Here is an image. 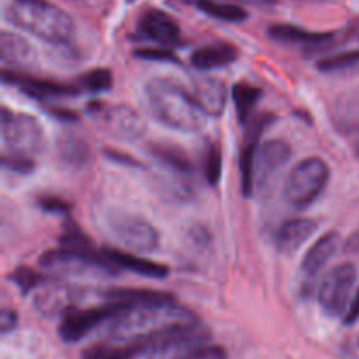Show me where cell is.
<instances>
[{
	"label": "cell",
	"instance_id": "obj_1",
	"mask_svg": "<svg viewBox=\"0 0 359 359\" xmlns=\"http://www.w3.org/2000/svg\"><path fill=\"white\" fill-rule=\"evenodd\" d=\"M198 325L195 312L175 302L140 305V307L126 309L112 319L109 339L112 342L140 344L147 349L156 340L182 330L195 328Z\"/></svg>",
	"mask_w": 359,
	"mask_h": 359
},
{
	"label": "cell",
	"instance_id": "obj_2",
	"mask_svg": "<svg viewBox=\"0 0 359 359\" xmlns=\"http://www.w3.org/2000/svg\"><path fill=\"white\" fill-rule=\"evenodd\" d=\"M144 102L160 125L175 132L196 133L207 126L209 114L195 100L191 91L172 79H151L144 86Z\"/></svg>",
	"mask_w": 359,
	"mask_h": 359
},
{
	"label": "cell",
	"instance_id": "obj_3",
	"mask_svg": "<svg viewBox=\"0 0 359 359\" xmlns=\"http://www.w3.org/2000/svg\"><path fill=\"white\" fill-rule=\"evenodd\" d=\"M11 25L49 44H69L74 37V20L48 0H11L6 9Z\"/></svg>",
	"mask_w": 359,
	"mask_h": 359
},
{
	"label": "cell",
	"instance_id": "obj_4",
	"mask_svg": "<svg viewBox=\"0 0 359 359\" xmlns=\"http://www.w3.org/2000/svg\"><path fill=\"white\" fill-rule=\"evenodd\" d=\"M146 359H224L223 347L214 346L209 333L202 326L172 333L165 339L151 344L146 351Z\"/></svg>",
	"mask_w": 359,
	"mask_h": 359
},
{
	"label": "cell",
	"instance_id": "obj_5",
	"mask_svg": "<svg viewBox=\"0 0 359 359\" xmlns=\"http://www.w3.org/2000/svg\"><path fill=\"white\" fill-rule=\"evenodd\" d=\"M330 181V168L318 156L305 158L294 165L284 181V198L294 209H307L325 191Z\"/></svg>",
	"mask_w": 359,
	"mask_h": 359
},
{
	"label": "cell",
	"instance_id": "obj_6",
	"mask_svg": "<svg viewBox=\"0 0 359 359\" xmlns=\"http://www.w3.org/2000/svg\"><path fill=\"white\" fill-rule=\"evenodd\" d=\"M2 140L7 154L34 158L44 144V130L30 114L2 109Z\"/></svg>",
	"mask_w": 359,
	"mask_h": 359
},
{
	"label": "cell",
	"instance_id": "obj_7",
	"mask_svg": "<svg viewBox=\"0 0 359 359\" xmlns=\"http://www.w3.org/2000/svg\"><path fill=\"white\" fill-rule=\"evenodd\" d=\"M105 226L119 245L132 251L151 252L160 245V233L156 228L137 214L111 210L105 217Z\"/></svg>",
	"mask_w": 359,
	"mask_h": 359
},
{
	"label": "cell",
	"instance_id": "obj_8",
	"mask_svg": "<svg viewBox=\"0 0 359 359\" xmlns=\"http://www.w3.org/2000/svg\"><path fill=\"white\" fill-rule=\"evenodd\" d=\"M39 265L53 273H70V276H79V273L118 276L121 270L104 255V251L81 252L67 248L51 249V251L44 252L39 259Z\"/></svg>",
	"mask_w": 359,
	"mask_h": 359
},
{
	"label": "cell",
	"instance_id": "obj_9",
	"mask_svg": "<svg viewBox=\"0 0 359 359\" xmlns=\"http://www.w3.org/2000/svg\"><path fill=\"white\" fill-rule=\"evenodd\" d=\"M356 266L353 263H340L330 270L319 286V304L332 318L346 316L351 305V293L356 284Z\"/></svg>",
	"mask_w": 359,
	"mask_h": 359
},
{
	"label": "cell",
	"instance_id": "obj_10",
	"mask_svg": "<svg viewBox=\"0 0 359 359\" xmlns=\"http://www.w3.org/2000/svg\"><path fill=\"white\" fill-rule=\"evenodd\" d=\"M123 311H126L125 305L111 304V302H105L102 307L70 309L60 321L58 333L63 342H79L84 337L90 335L97 326L105 321H112Z\"/></svg>",
	"mask_w": 359,
	"mask_h": 359
},
{
	"label": "cell",
	"instance_id": "obj_11",
	"mask_svg": "<svg viewBox=\"0 0 359 359\" xmlns=\"http://www.w3.org/2000/svg\"><path fill=\"white\" fill-rule=\"evenodd\" d=\"M291 154L293 149L286 140L272 139L262 144L255 160V189L263 195L269 193L276 184L277 175L291 160Z\"/></svg>",
	"mask_w": 359,
	"mask_h": 359
},
{
	"label": "cell",
	"instance_id": "obj_12",
	"mask_svg": "<svg viewBox=\"0 0 359 359\" xmlns=\"http://www.w3.org/2000/svg\"><path fill=\"white\" fill-rule=\"evenodd\" d=\"M90 111L100 116L102 123L112 135L125 140H137L146 132L142 118L128 105H105V104H90Z\"/></svg>",
	"mask_w": 359,
	"mask_h": 359
},
{
	"label": "cell",
	"instance_id": "obj_13",
	"mask_svg": "<svg viewBox=\"0 0 359 359\" xmlns=\"http://www.w3.org/2000/svg\"><path fill=\"white\" fill-rule=\"evenodd\" d=\"M273 121L272 114H262L249 121L245 140L242 144L241 153V188L244 196L255 195V160L259 147V137L266 130V126Z\"/></svg>",
	"mask_w": 359,
	"mask_h": 359
},
{
	"label": "cell",
	"instance_id": "obj_14",
	"mask_svg": "<svg viewBox=\"0 0 359 359\" xmlns=\"http://www.w3.org/2000/svg\"><path fill=\"white\" fill-rule=\"evenodd\" d=\"M4 83L14 84L20 88L23 93L30 97L39 98V100H51V98H67L77 97L79 88L70 86V84L55 83L49 79H39V77L30 76V74L14 72V70H4Z\"/></svg>",
	"mask_w": 359,
	"mask_h": 359
},
{
	"label": "cell",
	"instance_id": "obj_15",
	"mask_svg": "<svg viewBox=\"0 0 359 359\" xmlns=\"http://www.w3.org/2000/svg\"><path fill=\"white\" fill-rule=\"evenodd\" d=\"M139 32L160 46H175L181 42L179 23L160 9H147L139 20Z\"/></svg>",
	"mask_w": 359,
	"mask_h": 359
},
{
	"label": "cell",
	"instance_id": "obj_16",
	"mask_svg": "<svg viewBox=\"0 0 359 359\" xmlns=\"http://www.w3.org/2000/svg\"><path fill=\"white\" fill-rule=\"evenodd\" d=\"M79 298V291L67 284L49 283L41 286V291L35 294L34 307L37 309L39 314L44 316H56L65 314L70 309H74V304Z\"/></svg>",
	"mask_w": 359,
	"mask_h": 359
},
{
	"label": "cell",
	"instance_id": "obj_17",
	"mask_svg": "<svg viewBox=\"0 0 359 359\" xmlns=\"http://www.w3.org/2000/svg\"><path fill=\"white\" fill-rule=\"evenodd\" d=\"M339 248L340 235L337 231H328L321 238H318L302 259V273L305 279H316L321 270L328 265L330 259L337 255Z\"/></svg>",
	"mask_w": 359,
	"mask_h": 359
},
{
	"label": "cell",
	"instance_id": "obj_18",
	"mask_svg": "<svg viewBox=\"0 0 359 359\" xmlns=\"http://www.w3.org/2000/svg\"><path fill=\"white\" fill-rule=\"evenodd\" d=\"M195 100L209 116H219L226 105V86L216 77H200L189 88Z\"/></svg>",
	"mask_w": 359,
	"mask_h": 359
},
{
	"label": "cell",
	"instance_id": "obj_19",
	"mask_svg": "<svg viewBox=\"0 0 359 359\" xmlns=\"http://www.w3.org/2000/svg\"><path fill=\"white\" fill-rule=\"evenodd\" d=\"M318 230V223L314 219H290L277 230L276 245L284 255H293L297 252L312 235Z\"/></svg>",
	"mask_w": 359,
	"mask_h": 359
},
{
	"label": "cell",
	"instance_id": "obj_20",
	"mask_svg": "<svg viewBox=\"0 0 359 359\" xmlns=\"http://www.w3.org/2000/svg\"><path fill=\"white\" fill-rule=\"evenodd\" d=\"M100 297L105 302L111 304H121L126 309L140 307V305H156V304H168L175 302L174 294L167 291L156 290H137V287H116V290H107L100 293Z\"/></svg>",
	"mask_w": 359,
	"mask_h": 359
},
{
	"label": "cell",
	"instance_id": "obj_21",
	"mask_svg": "<svg viewBox=\"0 0 359 359\" xmlns=\"http://www.w3.org/2000/svg\"><path fill=\"white\" fill-rule=\"evenodd\" d=\"M238 49L230 42H214L191 53V65L196 70L223 69L237 62Z\"/></svg>",
	"mask_w": 359,
	"mask_h": 359
},
{
	"label": "cell",
	"instance_id": "obj_22",
	"mask_svg": "<svg viewBox=\"0 0 359 359\" xmlns=\"http://www.w3.org/2000/svg\"><path fill=\"white\" fill-rule=\"evenodd\" d=\"M104 255L119 269H125L128 272L139 273V276L151 277V279H165L168 276V266L161 263L151 262V259L137 256L133 252L118 251V249H104Z\"/></svg>",
	"mask_w": 359,
	"mask_h": 359
},
{
	"label": "cell",
	"instance_id": "obj_23",
	"mask_svg": "<svg viewBox=\"0 0 359 359\" xmlns=\"http://www.w3.org/2000/svg\"><path fill=\"white\" fill-rule=\"evenodd\" d=\"M269 35L277 42L297 46H323L333 39V34L330 32H312L287 23L272 25L269 28Z\"/></svg>",
	"mask_w": 359,
	"mask_h": 359
},
{
	"label": "cell",
	"instance_id": "obj_24",
	"mask_svg": "<svg viewBox=\"0 0 359 359\" xmlns=\"http://www.w3.org/2000/svg\"><path fill=\"white\" fill-rule=\"evenodd\" d=\"M0 53H2V62L9 65H27L35 58L32 46L11 32H2L0 35Z\"/></svg>",
	"mask_w": 359,
	"mask_h": 359
},
{
	"label": "cell",
	"instance_id": "obj_25",
	"mask_svg": "<svg viewBox=\"0 0 359 359\" xmlns=\"http://www.w3.org/2000/svg\"><path fill=\"white\" fill-rule=\"evenodd\" d=\"M146 346L140 344H121V342H109V344H95L83 351V359H133L137 354L144 353Z\"/></svg>",
	"mask_w": 359,
	"mask_h": 359
},
{
	"label": "cell",
	"instance_id": "obj_26",
	"mask_svg": "<svg viewBox=\"0 0 359 359\" xmlns=\"http://www.w3.org/2000/svg\"><path fill=\"white\" fill-rule=\"evenodd\" d=\"M263 91L259 88L252 86L248 83H237L231 90V97H233L235 109H237L238 123L242 125H249L252 118V111L258 105L259 98H262Z\"/></svg>",
	"mask_w": 359,
	"mask_h": 359
},
{
	"label": "cell",
	"instance_id": "obj_27",
	"mask_svg": "<svg viewBox=\"0 0 359 359\" xmlns=\"http://www.w3.org/2000/svg\"><path fill=\"white\" fill-rule=\"evenodd\" d=\"M151 153H153V156L158 158L160 163L172 168V170L177 172V174L188 175L193 172L191 161L186 156L184 151L179 149V147L167 146V144H156V146L151 147Z\"/></svg>",
	"mask_w": 359,
	"mask_h": 359
},
{
	"label": "cell",
	"instance_id": "obj_28",
	"mask_svg": "<svg viewBox=\"0 0 359 359\" xmlns=\"http://www.w3.org/2000/svg\"><path fill=\"white\" fill-rule=\"evenodd\" d=\"M318 69L325 74H359V49L325 56L318 62Z\"/></svg>",
	"mask_w": 359,
	"mask_h": 359
},
{
	"label": "cell",
	"instance_id": "obj_29",
	"mask_svg": "<svg viewBox=\"0 0 359 359\" xmlns=\"http://www.w3.org/2000/svg\"><path fill=\"white\" fill-rule=\"evenodd\" d=\"M196 6L202 13L209 14V16L216 18V20L228 21V23H241V21L248 20V11L242 9L241 6L235 4H223L216 2V0H196Z\"/></svg>",
	"mask_w": 359,
	"mask_h": 359
},
{
	"label": "cell",
	"instance_id": "obj_30",
	"mask_svg": "<svg viewBox=\"0 0 359 359\" xmlns=\"http://www.w3.org/2000/svg\"><path fill=\"white\" fill-rule=\"evenodd\" d=\"M90 156V147L83 139L76 135H65L60 142V160L67 167H81Z\"/></svg>",
	"mask_w": 359,
	"mask_h": 359
},
{
	"label": "cell",
	"instance_id": "obj_31",
	"mask_svg": "<svg viewBox=\"0 0 359 359\" xmlns=\"http://www.w3.org/2000/svg\"><path fill=\"white\" fill-rule=\"evenodd\" d=\"M60 244L62 248L74 249V251L81 252H95V245L90 238L86 237L83 230L79 226H76L74 223H69L63 230L62 237H60Z\"/></svg>",
	"mask_w": 359,
	"mask_h": 359
},
{
	"label": "cell",
	"instance_id": "obj_32",
	"mask_svg": "<svg viewBox=\"0 0 359 359\" xmlns=\"http://www.w3.org/2000/svg\"><path fill=\"white\" fill-rule=\"evenodd\" d=\"M11 280L20 287L23 294H28L30 291L37 290V287L44 286L46 284V277L42 276V273L35 272L30 266H18V269L11 273Z\"/></svg>",
	"mask_w": 359,
	"mask_h": 359
},
{
	"label": "cell",
	"instance_id": "obj_33",
	"mask_svg": "<svg viewBox=\"0 0 359 359\" xmlns=\"http://www.w3.org/2000/svg\"><path fill=\"white\" fill-rule=\"evenodd\" d=\"M81 86L91 93H102L112 88V72L109 69H95L81 76Z\"/></svg>",
	"mask_w": 359,
	"mask_h": 359
},
{
	"label": "cell",
	"instance_id": "obj_34",
	"mask_svg": "<svg viewBox=\"0 0 359 359\" xmlns=\"http://www.w3.org/2000/svg\"><path fill=\"white\" fill-rule=\"evenodd\" d=\"M203 174H205V181L209 184L216 186L219 182L221 174H223V154L216 144L209 146L207 149L205 158H203Z\"/></svg>",
	"mask_w": 359,
	"mask_h": 359
},
{
	"label": "cell",
	"instance_id": "obj_35",
	"mask_svg": "<svg viewBox=\"0 0 359 359\" xmlns=\"http://www.w3.org/2000/svg\"><path fill=\"white\" fill-rule=\"evenodd\" d=\"M137 58L149 60V62H179L177 55L167 46L161 48H140L135 51Z\"/></svg>",
	"mask_w": 359,
	"mask_h": 359
},
{
	"label": "cell",
	"instance_id": "obj_36",
	"mask_svg": "<svg viewBox=\"0 0 359 359\" xmlns=\"http://www.w3.org/2000/svg\"><path fill=\"white\" fill-rule=\"evenodd\" d=\"M2 163H4V168L18 172V174H28V172L34 170V165H35L34 158L16 156V154H7V153H4Z\"/></svg>",
	"mask_w": 359,
	"mask_h": 359
},
{
	"label": "cell",
	"instance_id": "obj_37",
	"mask_svg": "<svg viewBox=\"0 0 359 359\" xmlns=\"http://www.w3.org/2000/svg\"><path fill=\"white\" fill-rule=\"evenodd\" d=\"M37 205L41 207L42 210L51 214H67L70 210V205L60 196H53V195H44L39 196L37 198Z\"/></svg>",
	"mask_w": 359,
	"mask_h": 359
},
{
	"label": "cell",
	"instance_id": "obj_38",
	"mask_svg": "<svg viewBox=\"0 0 359 359\" xmlns=\"http://www.w3.org/2000/svg\"><path fill=\"white\" fill-rule=\"evenodd\" d=\"M16 323H18L16 312L11 311V309H4L2 316H0V326H2V333L11 332V330L16 326Z\"/></svg>",
	"mask_w": 359,
	"mask_h": 359
},
{
	"label": "cell",
	"instance_id": "obj_39",
	"mask_svg": "<svg viewBox=\"0 0 359 359\" xmlns=\"http://www.w3.org/2000/svg\"><path fill=\"white\" fill-rule=\"evenodd\" d=\"M358 319H359V287L356 294H354V298L351 300L349 309H347L346 316H344V321H346V325H353V323H356Z\"/></svg>",
	"mask_w": 359,
	"mask_h": 359
},
{
	"label": "cell",
	"instance_id": "obj_40",
	"mask_svg": "<svg viewBox=\"0 0 359 359\" xmlns=\"http://www.w3.org/2000/svg\"><path fill=\"white\" fill-rule=\"evenodd\" d=\"M353 146H354V153H356V156L359 158V130L356 132V137H354L353 140Z\"/></svg>",
	"mask_w": 359,
	"mask_h": 359
},
{
	"label": "cell",
	"instance_id": "obj_41",
	"mask_svg": "<svg viewBox=\"0 0 359 359\" xmlns=\"http://www.w3.org/2000/svg\"><path fill=\"white\" fill-rule=\"evenodd\" d=\"M269 2H276V0H269Z\"/></svg>",
	"mask_w": 359,
	"mask_h": 359
},
{
	"label": "cell",
	"instance_id": "obj_42",
	"mask_svg": "<svg viewBox=\"0 0 359 359\" xmlns=\"http://www.w3.org/2000/svg\"><path fill=\"white\" fill-rule=\"evenodd\" d=\"M130 2H132V0H130Z\"/></svg>",
	"mask_w": 359,
	"mask_h": 359
}]
</instances>
